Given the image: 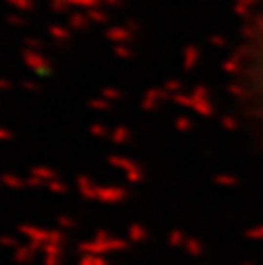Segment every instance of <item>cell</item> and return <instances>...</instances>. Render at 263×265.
<instances>
[{
  "instance_id": "1",
  "label": "cell",
  "mask_w": 263,
  "mask_h": 265,
  "mask_svg": "<svg viewBox=\"0 0 263 265\" xmlns=\"http://www.w3.org/2000/svg\"><path fill=\"white\" fill-rule=\"evenodd\" d=\"M244 91L249 95L253 114L263 125V33L253 42L244 66Z\"/></svg>"
}]
</instances>
